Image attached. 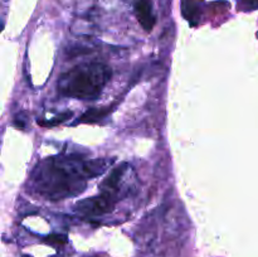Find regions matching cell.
<instances>
[{"label":"cell","mask_w":258,"mask_h":257,"mask_svg":"<svg viewBox=\"0 0 258 257\" xmlns=\"http://www.w3.org/2000/svg\"><path fill=\"white\" fill-rule=\"evenodd\" d=\"M107 108H101V110H98V108H90V110L86 111V112L81 116L80 122H96V121H98L100 118H102L103 116L107 115Z\"/></svg>","instance_id":"8992f818"},{"label":"cell","mask_w":258,"mask_h":257,"mask_svg":"<svg viewBox=\"0 0 258 257\" xmlns=\"http://www.w3.org/2000/svg\"><path fill=\"white\" fill-rule=\"evenodd\" d=\"M113 159L86 160L80 155H57L40 161L32 173V186L49 201L71 198L82 193L88 179L105 173Z\"/></svg>","instance_id":"6da1fadb"},{"label":"cell","mask_w":258,"mask_h":257,"mask_svg":"<svg viewBox=\"0 0 258 257\" xmlns=\"http://www.w3.org/2000/svg\"><path fill=\"white\" fill-rule=\"evenodd\" d=\"M22 257H32V256H29V254H23Z\"/></svg>","instance_id":"30bf717a"},{"label":"cell","mask_w":258,"mask_h":257,"mask_svg":"<svg viewBox=\"0 0 258 257\" xmlns=\"http://www.w3.org/2000/svg\"><path fill=\"white\" fill-rule=\"evenodd\" d=\"M112 77V71L101 62L78 65L63 73L58 81V91L66 97L96 100Z\"/></svg>","instance_id":"7a4b0ae2"},{"label":"cell","mask_w":258,"mask_h":257,"mask_svg":"<svg viewBox=\"0 0 258 257\" xmlns=\"http://www.w3.org/2000/svg\"><path fill=\"white\" fill-rule=\"evenodd\" d=\"M72 117V112H70V111H67V112L62 113V115L57 116V117H54V120H49L48 122H39V125H43V126H55L58 125V123L63 122V121L68 120V118Z\"/></svg>","instance_id":"52a82bcc"},{"label":"cell","mask_w":258,"mask_h":257,"mask_svg":"<svg viewBox=\"0 0 258 257\" xmlns=\"http://www.w3.org/2000/svg\"><path fill=\"white\" fill-rule=\"evenodd\" d=\"M116 203H117V197L101 191L100 196L91 197V198L77 202L75 204V211L83 216L98 217L112 212Z\"/></svg>","instance_id":"3957f363"},{"label":"cell","mask_w":258,"mask_h":257,"mask_svg":"<svg viewBox=\"0 0 258 257\" xmlns=\"http://www.w3.org/2000/svg\"><path fill=\"white\" fill-rule=\"evenodd\" d=\"M128 165L127 164H121L117 165L116 168H113L110 171L107 176L103 179L102 183L100 184V189L102 193H108L112 194V196L117 197L118 191H120V185L122 183V179L125 178L126 173H127Z\"/></svg>","instance_id":"277c9868"},{"label":"cell","mask_w":258,"mask_h":257,"mask_svg":"<svg viewBox=\"0 0 258 257\" xmlns=\"http://www.w3.org/2000/svg\"><path fill=\"white\" fill-rule=\"evenodd\" d=\"M45 241H47L48 243L53 244V246H63V244L67 242V237L60 236V234H50L49 237H47Z\"/></svg>","instance_id":"ba28073f"},{"label":"cell","mask_w":258,"mask_h":257,"mask_svg":"<svg viewBox=\"0 0 258 257\" xmlns=\"http://www.w3.org/2000/svg\"><path fill=\"white\" fill-rule=\"evenodd\" d=\"M134 10L141 27L146 32H151L156 23L151 0H134Z\"/></svg>","instance_id":"5b68a950"},{"label":"cell","mask_w":258,"mask_h":257,"mask_svg":"<svg viewBox=\"0 0 258 257\" xmlns=\"http://www.w3.org/2000/svg\"><path fill=\"white\" fill-rule=\"evenodd\" d=\"M239 9H257L258 0H238Z\"/></svg>","instance_id":"9c48e42d"}]
</instances>
